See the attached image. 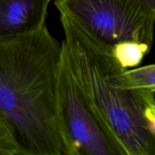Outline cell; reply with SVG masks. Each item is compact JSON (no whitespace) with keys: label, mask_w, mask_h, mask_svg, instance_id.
Wrapping results in <instances>:
<instances>
[{"label":"cell","mask_w":155,"mask_h":155,"mask_svg":"<svg viewBox=\"0 0 155 155\" xmlns=\"http://www.w3.org/2000/svg\"><path fill=\"white\" fill-rule=\"evenodd\" d=\"M51 0H0V40L27 36L46 26Z\"/></svg>","instance_id":"obj_5"},{"label":"cell","mask_w":155,"mask_h":155,"mask_svg":"<svg viewBox=\"0 0 155 155\" xmlns=\"http://www.w3.org/2000/svg\"><path fill=\"white\" fill-rule=\"evenodd\" d=\"M0 150L6 155H19L17 144L0 113Z\"/></svg>","instance_id":"obj_8"},{"label":"cell","mask_w":155,"mask_h":155,"mask_svg":"<svg viewBox=\"0 0 155 155\" xmlns=\"http://www.w3.org/2000/svg\"><path fill=\"white\" fill-rule=\"evenodd\" d=\"M151 46L136 41H124L112 47L113 55L124 69L128 70L139 66Z\"/></svg>","instance_id":"obj_7"},{"label":"cell","mask_w":155,"mask_h":155,"mask_svg":"<svg viewBox=\"0 0 155 155\" xmlns=\"http://www.w3.org/2000/svg\"><path fill=\"white\" fill-rule=\"evenodd\" d=\"M58 105L71 155H127L77 83L64 49L59 72Z\"/></svg>","instance_id":"obj_4"},{"label":"cell","mask_w":155,"mask_h":155,"mask_svg":"<svg viewBox=\"0 0 155 155\" xmlns=\"http://www.w3.org/2000/svg\"><path fill=\"white\" fill-rule=\"evenodd\" d=\"M60 14L114 46L136 41L152 46L155 18L133 0H54Z\"/></svg>","instance_id":"obj_3"},{"label":"cell","mask_w":155,"mask_h":155,"mask_svg":"<svg viewBox=\"0 0 155 155\" xmlns=\"http://www.w3.org/2000/svg\"><path fill=\"white\" fill-rule=\"evenodd\" d=\"M0 155H6V154L3 151L0 150Z\"/></svg>","instance_id":"obj_10"},{"label":"cell","mask_w":155,"mask_h":155,"mask_svg":"<svg viewBox=\"0 0 155 155\" xmlns=\"http://www.w3.org/2000/svg\"><path fill=\"white\" fill-rule=\"evenodd\" d=\"M62 47L74 78L97 114L127 155H155V136L146 111L155 104L154 92L112 86L107 76L117 61L111 45L92 36L81 25L60 14Z\"/></svg>","instance_id":"obj_2"},{"label":"cell","mask_w":155,"mask_h":155,"mask_svg":"<svg viewBox=\"0 0 155 155\" xmlns=\"http://www.w3.org/2000/svg\"><path fill=\"white\" fill-rule=\"evenodd\" d=\"M112 86L124 89H141L155 93V64L125 70L116 65L107 76Z\"/></svg>","instance_id":"obj_6"},{"label":"cell","mask_w":155,"mask_h":155,"mask_svg":"<svg viewBox=\"0 0 155 155\" xmlns=\"http://www.w3.org/2000/svg\"><path fill=\"white\" fill-rule=\"evenodd\" d=\"M145 12L155 18V0H133Z\"/></svg>","instance_id":"obj_9"},{"label":"cell","mask_w":155,"mask_h":155,"mask_svg":"<svg viewBox=\"0 0 155 155\" xmlns=\"http://www.w3.org/2000/svg\"><path fill=\"white\" fill-rule=\"evenodd\" d=\"M62 53L46 26L0 40V113L19 155H71L59 114Z\"/></svg>","instance_id":"obj_1"}]
</instances>
